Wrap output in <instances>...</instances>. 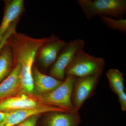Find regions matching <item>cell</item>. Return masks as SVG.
Returning a JSON list of instances; mask_svg holds the SVG:
<instances>
[{"label":"cell","instance_id":"obj_17","mask_svg":"<svg viewBox=\"0 0 126 126\" xmlns=\"http://www.w3.org/2000/svg\"><path fill=\"white\" fill-rule=\"evenodd\" d=\"M39 116L40 115L32 116L15 126H36Z\"/></svg>","mask_w":126,"mask_h":126},{"label":"cell","instance_id":"obj_15","mask_svg":"<svg viewBox=\"0 0 126 126\" xmlns=\"http://www.w3.org/2000/svg\"><path fill=\"white\" fill-rule=\"evenodd\" d=\"M111 90L117 96L125 91L123 74L117 69H110L107 73Z\"/></svg>","mask_w":126,"mask_h":126},{"label":"cell","instance_id":"obj_11","mask_svg":"<svg viewBox=\"0 0 126 126\" xmlns=\"http://www.w3.org/2000/svg\"><path fill=\"white\" fill-rule=\"evenodd\" d=\"M15 67L9 76L0 84V101L21 93L20 64L14 63Z\"/></svg>","mask_w":126,"mask_h":126},{"label":"cell","instance_id":"obj_12","mask_svg":"<svg viewBox=\"0 0 126 126\" xmlns=\"http://www.w3.org/2000/svg\"><path fill=\"white\" fill-rule=\"evenodd\" d=\"M47 114L43 126H79L81 122L78 111L51 112Z\"/></svg>","mask_w":126,"mask_h":126},{"label":"cell","instance_id":"obj_1","mask_svg":"<svg viewBox=\"0 0 126 126\" xmlns=\"http://www.w3.org/2000/svg\"><path fill=\"white\" fill-rule=\"evenodd\" d=\"M48 38H35L16 32L14 28L5 41L11 47L14 63L20 64L21 93L32 95L34 94L32 75L33 64L36 54L41 47L49 40Z\"/></svg>","mask_w":126,"mask_h":126},{"label":"cell","instance_id":"obj_6","mask_svg":"<svg viewBox=\"0 0 126 126\" xmlns=\"http://www.w3.org/2000/svg\"><path fill=\"white\" fill-rule=\"evenodd\" d=\"M100 77L96 75L76 78L72 96V104L75 111H78L93 94Z\"/></svg>","mask_w":126,"mask_h":126},{"label":"cell","instance_id":"obj_13","mask_svg":"<svg viewBox=\"0 0 126 126\" xmlns=\"http://www.w3.org/2000/svg\"><path fill=\"white\" fill-rule=\"evenodd\" d=\"M32 75L34 94L38 97L52 92L63 82L50 75L43 74L36 67H33Z\"/></svg>","mask_w":126,"mask_h":126},{"label":"cell","instance_id":"obj_18","mask_svg":"<svg viewBox=\"0 0 126 126\" xmlns=\"http://www.w3.org/2000/svg\"><path fill=\"white\" fill-rule=\"evenodd\" d=\"M118 96L122 110L125 111H126V94L125 91L121 93Z\"/></svg>","mask_w":126,"mask_h":126},{"label":"cell","instance_id":"obj_4","mask_svg":"<svg viewBox=\"0 0 126 126\" xmlns=\"http://www.w3.org/2000/svg\"><path fill=\"white\" fill-rule=\"evenodd\" d=\"M76 77L68 76L61 84L54 90L38 96L39 101L43 105L58 107L69 111H75L72 103L73 88Z\"/></svg>","mask_w":126,"mask_h":126},{"label":"cell","instance_id":"obj_16","mask_svg":"<svg viewBox=\"0 0 126 126\" xmlns=\"http://www.w3.org/2000/svg\"><path fill=\"white\" fill-rule=\"evenodd\" d=\"M100 17L102 22L108 29L117 31L126 35V19H116L106 16Z\"/></svg>","mask_w":126,"mask_h":126},{"label":"cell","instance_id":"obj_2","mask_svg":"<svg viewBox=\"0 0 126 126\" xmlns=\"http://www.w3.org/2000/svg\"><path fill=\"white\" fill-rule=\"evenodd\" d=\"M88 20L96 16L121 19L126 13V0H78Z\"/></svg>","mask_w":126,"mask_h":126},{"label":"cell","instance_id":"obj_14","mask_svg":"<svg viewBox=\"0 0 126 126\" xmlns=\"http://www.w3.org/2000/svg\"><path fill=\"white\" fill-rule=\"evenodd\" d=\"M14 67L12 49L5 41L0 49V84L10 74Z\"/></svg>","mask_w":126,"mask_h":126},{"label":"cell","instance_id":"obj_10","mask_svg":"<svg viewBox=\"0 0 126 126\" xmlns=\"http://www.w3.org/2000/svg\"><path fill=\"white\" fill-rule=\"evenodd\" d=\"M40 104L32 95L21 93L0 101V112H10L36 108L43 105Z\"/></svg>","mask_w":126,"mask_h":126},{"label":"cell","instance_id":"obj_8","mask_svg":"<svg viewBox=\"0 0 126 126\" xmlns=\"http://www.w3.org/2000/svg\"><path fill=\"white\" fill-rule=\"evenodd\" d=\"M67 43L54 35L50 36L49 40L41 47L36 54L42 67L47 69L53 65Z\"/></svg>","mask_w":126,"mask_h":126},{"label":"cell","instance_id":"obj_5","mask_svg":"<svg viewBox=\"0 0 126 126\" xmlns=\"http://www.w3.org/2000/svg\"><path fill=\"white\" fill-rule=\"evenodd\" d=\"M84 45V41L80 38L75 39L67 43L52 65L49 71L50 76L60 81H64L65 79L66 69L77 52L79 50L83 49Z\"/></svg>","mask_w":126,"mask_h":126},{"label":"cell","instance_id":"obj_19","mask_svg":"<svg viewBox=\"0 0 126 126\" xmlns=\"http://www.w3.org/2000/svg\"><path fill=\"white\" fill-rule=\"evenodd\" d=\"M7 114V112H0V123H1L3 121V120L4 119Z\"/></svg>","mask_w":126,"mask_h":126},{"label":"cell","instance_id":"obj_7","mask_svg":"<svg viewBox=\"0 0 126 126\" xmlns=\"http://www.w3.org/2000/svg\"><path fill=\"white\" fill-rule=\"evenodd\" d=\"M4 16L0 25V49L9 31L13 27L24 9L23 0L5 1Z\"/></svg>","mask_w":126,"mask_h":126},{"label":"cell","instance_id":"obj_9","mask_svg":"<svg viewBox=\"0 0 126 126\" xmlns=\"http://www.w3.org/2000/svg\"><path fill=\"white\" fill-rule=\"evenodd\" d=\"M68 110L54 106L42 105L36 108L30 109L7 112L0 126H15L22 122L28 118L40 115L43 113L54 111H67Z\"/></svg>","mask_w":126,"mask_h":126},{"label":"cell","instance_id":"obj_3","mask_svg":"<svg viewBox=\"0 0 126 126\" xmlns=\"http://www.w3.org/2000/svg\"><path fill=\"white\" fill-rule=\"evenodd\" d=\"M105 65V60L103 58L87 53L83 49L79 50L66 69L65 77L68 76L76 78L92 75L101 76Z\"/></svg>","mask_w":126,"mask_h":126}]
</instances>
